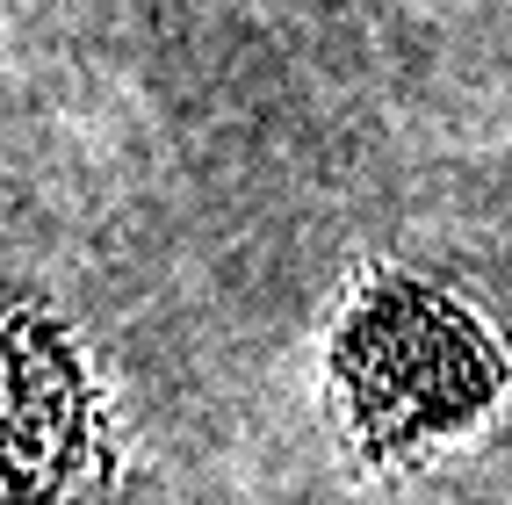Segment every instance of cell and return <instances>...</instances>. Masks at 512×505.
<instances>
[{"instance_id":"1","label":"cell","mask_w":512,"mask_h":505,"mask_svg":"<svg viewBox=\"0 0 512 505\" xmlns=\"http://www.w3.org/2000/svg\"><path fill=\"white\" fill-rule=\"evenodd\" d=\"M332 383L368 455H412L462 433L505 383V361L462 303L426 282H375L347 303L332 340Z\"/></svg>"},{"instance_id":"2","label":"cell","mask_w":512,"mask_h":505,"mask_svg":"<svg viewBox=\"0 0 512 505\" xmlns=\"http://www.w3.org/2000/svg\"><path fill=\"white\" fill-rule=\"evenodd\" d=\"M94 469L87 390L73 376L58 332L15 318L0 332V498L8 505H65Z\"/></svg>"}]
</instances>
